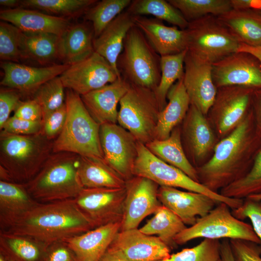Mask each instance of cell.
I'll use <instances>...</instances> for the list:
<instances>
[{
	"label": "cell",
	"mask_w": 261,
	"mask_h": 261,
	"mask_svg": "<svg viewBox=\"0 0 261 261\" xmlns=\"http://www.w3.org/2000/svg\"><path fill=\"white\" fill-rule=\"evenodd\" d=\"M261 148V135L256 129L251 106L233 130L217 143L211 158L196 168L199 182L219 193L248 173Z\"/></svg>",
	"instance_id": "obj_1"
},
{
	"label": "cell",
	"mask_w": 261,
	"mask_h": 261,
	"mask_svg": "<svg viewBox=\"0 0 261 261\" xmlns=\"http://www.w3.org/2000/svg\"><path fill=\"white\" fill-rule=\"evenodd\" d=\"M94 227L74 199L38 203L6 232L44 245L64 241Z\"/></svg>",
	"instance_id": "obj_2"
},
{
	"label": "cell",
	"mask_w": 261,
	"mask_h": 261,
	"mask_svg": "<svg viewBox=\"0 0 261 261\" xmlns=\"http://www.w3.org/2000/svg\"><path fill=\"white\" fill-rule=\"evenodd\" d=\"M79 158L70 152L53 153L24 184L31 196L39 203L75 199L84 188L77 173Z\"/></svg>",
	"instance_id": "obj_3"
},
{
	"label": "cell",
	"mask_w": 261,
	"mask_h": 261,
	"mask_svg": "<svg viewBox=\"0 0 261 261\" xmlns=\"http://www.w3.org/2000/svg\"><path fill=\"white\" fill-rule=\"evenodd\" d=\"M53 141L40 133L16 135L0 130V167L12 182L26 184L40 170L53 153Z\"/></svg>",
	"instance_id": "obj_4"
},
{
	"label": "cell",
	"mask_w": 261,
	"mask_h": 261,
	"mask_svg": "<svg viewBox=\"0 0 261 261\" xmlns=\"http://www.w3.org/2000/svg\"><path fill=\"white\" fill-rule=\"evenodd\" d=\"M65 94L66 120L60 134L53 141V153L70 152L104 159L100 125L91 116L79 95L69 89Z\"/></svg>",
	"instance_id": "obj_5"
},
{
	"label": "cell",
	"mask_w": 261,
	"mask_h": 261,
	"mask_svg": "<svg viewBox=\"0 0 261 261\" xmlns=\"http://www.w3.org/2000/svg\"><path fill=\"white\" fill-rule=\"evenodd\" d=\"M160 58L143 33L134 26L125 37L116 65L120 76L130 85L154 91L160 80Z\"/></svg>",
	"instance_id": "obj_6"
},
{
	"label": "cell",
	"mask_w": 261,
	"mask_h": 261,
	"mask_svg": "<svg viewBox=\"0 0 261 261\" xmlns=\"http://www.w3.org/2000/svg\"><path fill=\"white\" fill-rule=\"evenodd\" d=\"M133 174L149 179L159 186L181 188L205 194L218 203H226L232 210L240 206L243 202V199L226 197L219 193L210 190L200 183L193 180L180 169L158 158L145 145L139 142Z\"/></svg>",
	"instance_id": "obj_7"
},
{
	"label": "cell",
	"mask_w": 261,
	"mask_h": 261,
	"mask_svg": "<svg viewBox=\"0 0 261 261\" xmlns=\"http://www.w3.org/2000/svg\"><path fill=\"white\" fill-rule=\"evenodd\" d=\"M188 51L211 64L238 51L240 42L219 21L209 14L188 22L185 29Z\"/></svg>",
	"instance_id": "obj_8"
},
{
	"label": "cell",
	"mask_w": 261,
	"mask_h": 261,
	"mask_svg": "<svg viewBox=\"0 0 261 261\" xmlns=\"http://www.w3.org/2000/svg\"><path fill=\"white\" fill-rule=\"evenodd\" d=\"M117 122L144 145L155 139L160 111L154 90L130 85L119 102Z\"/></svg>",
	"instance_id": "obj_9"
},
{
	"label": "cell",
	"mask_w": 261,
	"mask_h": 261,
	"mask_svg": "<svg viewBox=\"0 0 261 261\" xmlns=\"http://www.w3.org/2000/svg\"><path fill=\"white\" fill-rule=\"evenodd\" d=\"M225 203L218 204L205 216L198 218L193 225L187 227L174 238L181 245L199 238L219 240L241 239L260 245L251 224L235 218Z\"/></svg>",
	"instance_id": "obj_10"
},
{
	"label": "cell",
	"mask_w": 261,
	"mask_h": 261,
	"mask_svg": "<svg viewBox=\"0 0 261 261\" xmlns=\"http://www.w3.org/2000/svg\"><path fill=\"white\" fill-rule=\"evenodd\" d=\"M255 89L239 86L218 88L206 117L219 141L232 132L251 109Z\"/></svg>",
	"instance_id": "obj_11"
},
{
	"label": "cell",
	"mask_w": 261,
	"mask_h": 261,
	"mask_svg": "<svg viewBox=\"0 0 261 261\" xmlns=\"http://www.w3.org/2000/svg\"><path fill=\"white\" fill-rule=\"evenodd\" d=\"M126 194L125 187L83 188L74 199L95 228L121 222Z\"/></svg>",
	"instance_id": "obj_12"
},
{
	"label": "cell",
	"mask_w": 261,
	"mask_h": 261,
	"mask_svg": "<svg viewBox=\"0 0 261 261\" xmlns=\"http://www.w3.org/2000/svg\"><path fill=\"white\" fill-rule=\"evenodd\" d=\"M182 123L181 140L185 153L195 168L200 167L211 158L219 140L206 116L192 104Z\"/></svg>",
	"instance_id": "obj_13"
},
{
	"label": "cell",
	"mask_w": 261,
	"mask_h": 261,
	"mask_svg": "<svg viewBox=\"0 0 261 261\" xmlns=\"http://www.w3.org/2000/svg\"><path fill=\"white\" fill-rule=\"evenodd\" d=\"M100 137L104 159L126 181L134 176L138 141L116 123L100 125Z\"/></svg>",
	"instance_id": "obj_14"
},
{
	"label": "cell",
	"mask_w": 261,
	"mask_h": 261,
	"mask_svg": "<svg viewBox=\"0 0 261 261\" xmlns=\"http://www.w3.org/2000/svg\"><path fill=\"white\" fill-rule=\"evenodd\" d=\"M59 77L65 88L82 96L115 82L121 76L94 52L87 58L69 66Z\"/></svg>",
	"instance_id": "obj_15"
},
{
	"label": "cell",
	"mask_w": 261,
	"mask_h": 261,
	"mask_svg": "<svg viewBox=\"0 0 261 261\" xmlns=\"http://www.w3.org/2000/svg\"><path fill=\"white\" fill-rule=\"evenodd\" d=\"M212 67L217 88L232 86L261 88V62L251 54L233 53L212 64Z\"/></svg>",
	"instance_id": "obj_16"
},
{
	"label": "cell",
	"mask_w": 261,
	"mask_h": 261,
	"mask_svg": "<svg viewBox=\"0 0 261 261\" xmlns=\"http://www.w3.org/2000/svg\"><path fill=\"white\" fill-rule=\"evenodd\" d=\"M159 186L146 178L134 176L126 181V194L120 231L136 229L147 216L161 205L158 196Z\"/></svg>",
	"instance_id": "obj_17"
},
{
	"label": "cell",
	"mask_w": 261,
	"mask_h": 261,
	"mask_svg": "<svg viewBox=\"0 0 261 261\" xmlns=\"http://www.w3.org/2000/svg\"><path fill=\"white\" fill-rule=\"evenodd\" d=\"M212 64L193 56L188 51L184 60L183 84L190 104L205 116L217 93L212 78Z\"/></svg>",
	"instance_id": "obj_18"
},
{
	"label": "cell",
	"mask_w": 261,
	"mask_h": 261,
	"mask_svg": "<svg viewBox=\"0 0 261 261\" xmlns=\"http://www.w3.org/2000/svg\"><path fill=\"white\" fill-rule=\"evenodd\" d=\"M109 247L130 261H159L171 255V248L158 236L138 228L119 231Z\"/></svg>",
	"instance_id": "obj_19"
},
{
	"label": "cell",
	"mask_w": 261,
	"mask_h": 261,
	"mask_svg": "<svg viewBox=\"0 0 261 261\" xmlns=\"http://www.w3.org/2000/svg\"><path fill=\"white\" fill-rule=\"evenodd\" d=\"M69 66L56 64L35 67L13 62H3L1 68L4 76L0 85L15 90L21 95L32 96L41 86L60 76Z\"/></svg>",
	"instance_id": "obj_20"
},
{
	"label": "cell",
	"mask_w": 261,
	"mask_h": 261,
	"mask_svg": "<svg viewBox=\"0 0 261 261\" xmlns=\"http://www.w3.org/2000/svg\"><path fill=\"white\" fill-rule=\"evenodd\" d=\"M158 196L162 205L178 216L186 225L190 226L219 203L205 194L170 187L160 186Z\"/></svg>",
	"instance_id": "obj_21"
},
{
	"label": "cell",
	"mask_w": 261,
	"mask_h": 261,
	"mask_svg": "<svg viewBox=\"0 0 261 261\" xmlns=\"http://www.w3.org/2000/svg\"><path fill=\"white\" fill-rule=\"evenodd\" d=\"M134 25L160 56L174 55L188 50L185 29L166 26L162 21L144 16H133Z\"/></svg>",
	"instance_id": "obj_22"
},
{
	"label": "cell",
	"mask_w": 261,
	"mask_h": 261,
	"mask_svg": "<svg viewBox=\"0 0 261 261\" xmlns=\"http://www.w3.org/2000/svg\"><path fill=\"white\" fill-rule=\"evenodd\" d=\"M130 84L121 76L115 82L80 96L92 118L100 125L117 122V106Z\"/></svg>",
	"instance_id": "obj_23"
},
{
	"label": "cell",
	"mask_w": 261,
	"mask_h": 261,
	"mask_svg": "<svg viewBox=\"0 0 261 261\" xmlns=\"http://www.w3.org/2000/svg\"><path fill=\"white\" fill-rule=\"evenodd\" d=\"M0 18L23 32L48 33L59 36L71 26L69 21L65 17L23 8L2 10Z\"/></svg>",
	"instance_id": "obj_24"
},
{
	"label": "cell",
	"mask_w": 261,
	"mask_h": 261,
	"mask_svg": "<svg viewBox=\"0 0 261 261\" xmlns=\"http://www.w3.org/2000/svg\"><path fill=\"white\" fill-rule=\"evenodd\" d=\"M121 222L95 228L64 241L77 261H99L120 231Z\"/></svg>",
	"instance_id": "obj_25"
},
{
	"label": "cell",
	"mask_w": 261,
	"mask_h": 261,
	"mask_svg": "<svg viewBox=\"0 0 261 261\" xmlns=\"http://www.w3.org/2000/svg\"><path fill=\"white\" fill-rule=\"evenodd\" d=\"M38 203L24 184L0 181V232L12 227Z\"/></svg>",
	"instance_id": "obj_26"
},
{
	"label": "cell",
	"mask_w": 261,
	"mask_h": 261,
	"mask_svg": "<svg viewBox=\"0 0 261 261\" xmlns=\"http://www.w3.org/2000/svg\"><path fill=\"white\" fill-rule=\"evenodd\" d=\"M134 26L133 15L125 10L93 40L95 52L104 58L119 74L117 60L123 51L125 37Z\"/></svg>",
	"instance_id": "obj_27"
},
{
	"label": "cell",
	"mask_w": 261,
	"mask_h": 261,
	"mask_svg": "<svg viewBox=\"0 0 261 261\" xmlns=\"http://www.w3.org/2000/svg\"><path fill=\"white\" fill-rule=\"evenodd\" d=\"M93 28L86 23L71 25L59 36L58 59L72 65L90 56L94 52Z\"/></svg>",
	"instance_id": "obj_28"
},
{
	"label": "cell",
	"mask_w": 261,
	"mask_h": 261,
	"mask_svg": "<svg viewBox=\"0 0 261 261\" xmlns=\"http://www.w3.org/2000/svg\"><path fill=\"white\" fill-rule=\"evenodd\" d=\"M168 102L160 111L155 132V139L168 138L173 130L182 122L190 105L183 84V78L176 81L167 96Z\"/></svg>",
	"instance_id": "obj_29"
},
{
	"label": "cell",
	"mask_w": 261,
	"mask_h": 261,
	"mask_svg": "<svg viewBox=\"0 0 261 261\" xmlns=\"http://www.w3.org/2000/svg\"><path fill=\"white\" fill-rule=\"evenodd\" d=\"M217 16L240 44L261 46V12L250 9L232 8Z\"/></svg>",
	"instance_id": "obj_30"
},
{
	"label": "cell",
	"mask_w": 261,
	"mask_h": 261,
	"mask_svg": "<svg viewBox=\"0 0 261 261\" xmlns=\"http://www.w3.org/2000/svg\"><path fill=\"white\" fill-rule=\"evenodd\" d=\"M77 173L84 188H121L126 181L104 159L80 156Z\"/></svg>",
	"instance_id": "obj_31"
},
{
	"label": "cell",
	"mask_w": 261,
	"mask_h": 261,
	"mask_svg": "<svg viewBox=\"0 0 261 261\" xmlns=\"http://www.w3.org/2000/svg\"><path fill=\"white\" fill-rule=\"evenodd\" d=\"M145 146L158 158L199 182L196 169L189 161L184 151L179 125L173 130L168 138L162 140L155 139Z\"/></svg>",
	"instance_id": "obj_32"
},
{
	"label": "cell",
	"mask_w": 261,
	"mask_h": 261,
	"mask_svg": "<svg viewBox=\"0 0 261 261\" xmlns=\"http://www.w3.org/2000/svg\"><path fill=\"white\" fill-rule=\"evenodd\" d=\"M59 36L48 33L21 31L19 48L22 59H29L41 64L58 58Z\"/></svg>",
	"instance_id": "obj_33"
},
{
	"label": "cell",
	"mask_w": 261,
	"mask_h": 261,
	"mask_svg": "<svg viewBox=\"0 0 261 261\" xmlns=\"http://www.w3.org/2000/svg\"><path fill=\"white\" fill-rule=\"evenodd\" d=\"M140 231L149 235L158 237L170 248L176 246L175 237L187 227L181 218L169 209L161 205Z\"/></svg>",
	"instance_id": "obj_34"
},
{
	"label": "cell",
	"mask_w": 261,
	"mask_h": 261,
	"mask_svg": "<svg viewBox=\"0 0 261 261\" xmlns=\"http://www.w3.org/2000/svg\"><path fill=\"white\" fill-rule=\"evenodd\" d=\"M126 11L133 16L152 15L159 20L166 21L181 29H185L188 25V22L180 12L168 0H131Z\"/></svg>",
	"instance_id": "obj_35"
},
{
	"label": "cell",
	"mask_w": 261,
	"mask_h": 261,
	"mask_svg": "<svg viewBox=\"0 0 261 261\" xmlns=\"http://www.w3.org/2000/svg\"><path fill=\"white\" fill-rule=\"evenodd\" d=\"M187 51L161 57L160 80L154 91L160 111L167 104V96L170 89L176 81L184 77V60Z\"/></svg>",
	"instance_id": "obj_36"
},
{
	"label": "cell",
	"mask_w": 261,
	"mask_h": 261,
	"mask_svg": "<svg viewBox=\"0 0 261 261\" xmlns=\"http://www.w3.org/2000/svg\"><path fill=\"white\" fill-rule=\"evenodd\" d=\"M0 245L2 250L21 261H38L48 246L29 237L6 232H0Z\"/></svg>",
	"instance_id": "obj_37"
},
{
	"label": "cell",
	"mask_w": 261,
	"mask_h": 261,
	"mask_svg": "<svg viewBox=\"0 0 261 261\" xmlns=\"http://www.w3.org/2000/svg\"><path fill=\"white\" fill-rule=\"evenodd\" d=\"M130 0H102L97 1L85 13L86 20L92 23L94 38L131 3Z\"/></svg>",
	"instance_id": "obj_38"
},
{
	"label": "cell",
	"mask_w": 261,
	"mask_h": 261,
	"mask_svg": "<svg viewBox=\"0 0 261 261\" xmlns=\"http://www.w3.org/2000/svg\"><path fill=\"white\" fill-rule=\"evenodd\" d=\"M189 22L207 15H221L232 9L230 0H168Z\"/></svg>",
	"instance_id": "obj_39"
},
{
	"label": "cell",
	"mask_w": 261,
	"mask_h": 261,
	"mask_svg": "<svg viewBox=\"0 0 261 261\" xmlns=\"http://www.w3.org/2000/svg\"><path fill=\"white\" fill-rule=\"evenodd\" d=\"M96 0H24L22 8H30L64 16H75L85 14Z\"/></svg>",
	"instance_id": "obj_40"
},
{
	"label": "cell",
	"mask_w": 261,
	"mask_h": 261,
	"mask_svg": "<svg viewBox=\"0 0 261 261\" xmlns=\"http://www.w3.org/2000/svg\"><path fill=\"white\" fill-rule=\"evenodd\" d=\"M219 193L226 197L240 199L261 193V148L248 173L221 189Z\"/></svg>",
	"instance_id": "obj_41"
},
{
	"label": "cell",
	"mask_w": 261,
	"mask_h": 261,
	"mask_svg": "<svg viewBox=\"0 0 261 261\" xmlns=\"http://www.w3.org/2000/svg\"><path fill=\"white\" fill-rule=\"evenodd\" d=\"M64 88L58 76L43 84L31 96V98L40 105L43 117L65 104Z\"/></svg>",
	"instance_id": "obj_42"
},
{
	"label": "cell",
	"mask_w": 261,
	"mask_h": 261,
	"mask_svg": "<svg viewBox=\"0 0 261 261\" xmlns=\"http://www.w3.org/2000/svg\"><path fill=\"white\" fill-rule=\"evenodd\" d=\"M220 245L219 240L204 239L192 247L183 249L159 261H219Z\"/></svg>",
	"instance_id": "obj_43"
},
{
	"label": "cell",
	"mask_w": 261,
	"mask_h": 261,
	"mask_svg": "<svg viewBox=\"0 0 261 261\" xmlns=\"http://www.w3.org/2000/svg\"><path fill=\"white\" fill-rule=\"evenodd\" d=\"M21 30L13 24L0 22V58L9 62H17L22 59L19 48Z\"/></svg>",
	"instance_id": "obj_44"
},
{
	"label": "cell",
	"mask_w": 261,
	"mask_h": 261,
	"mask_svg": "<svg viewBox=\"0 0 261 261\" xmlns=\"http://www.w3.org/2000/svg\"><path fill=\"white\" fill-rule=\"evenodd\" d=\"M232 214L237 218L250 220L252 228L260 241L261 246V200L246 198L241 205L232 210Z\"/></svg>",
	"instance_id": "obj_45"
},
{
	"label": "cell",
	"mask_w": 261,
	"mask_h": 261,
	"mask_svg": "<svg viewBox=\"0 0 261 261\" xmlns=\"http://www.w3.org/2000/svg\"><path fill=\"white\" fill-rule=\"evenodd\" d=\"M66 117L67 107L65 103L58 109L43 117L40 133L48 140L54 141L61 132Z\"/></svg>",
	"instance_id": "obj_46"
},
{
	"label": "cell",
	"mask_w": 261,
	"mask_h": 261,
	"mask_svg": "<svg viewBox=\"0 0 261 261\" xmlns=\"http://www.w3.org/2000/svg\"><path fill=\"white\" fill-rule=\"evenodd\" d=\"M235 261H261V246L255 243L241 240H229Z\"/></svg>",
	"instance_id": "obj_47"
},
{
	"label": "cell",
	"mask_w": 261,
	"mask_h": 261,
	"mask_svg": "<svg viewBox=\"0 0 261 261\" xmlns=\"http://www.w3.org/2000/svg\"><path fill=\"white\" fill-rule=\"evenodd\" d=\"M42 121H32L10 116L3 125L0 130L16 135H32L40 132Z\"/></svg>",
	"instance_id": "obj_48"
},
{
	"label": "cell",
	"mask_w": 261,
	"mask_h": 261,
	"mask_svg": "<svg viewBox=\"0 0 261 261\" xmlns=\"http://www.w3.org/2000/svg\"><path fill=\"white\" fill-rule=\"evenodd\" d=\"M21 95L15 90L1 88L0 90V130L11 113L14 111L20 102Z\"/></svg>",
	"instance_id": "obj_49"
},
{
	"label": "cell",
	"mask_w": 261,
	"mask_h": 261,
	"mask_svg": "<svg viewBox=\"0 0 261 261\" xmlns=\"http://www.w3.org/2000/svg\"><path fill=\"white\" fill-rule=\"evenodd\" d=\"M13 116L16 117L32 121H42L43 111L40 105L31 98L21 101L14 110Z\"/></svg>",
	"instance_id": "obj_50"
},
{
	"label": "cell",
	"mask_w": 261,
	"mask_h": 261,
	"mask_svg": "<svg viewBox=\"0 0 261 261\" xmlns=\"http://www.w3.org/2000/svg\"><path fill=\"white\" fill-rule=\"evenodd\" d=\"M45 253V261H77L75 254L65 241L48 245Z\"/></svg>",
	"instance_id": "obj_51"
},
{
	"label": "cell",
	"mask_w": 261,
	"mask_h": 261,
	"mask_svg": "<svg viewBox=\"0 0 261 261\" xmlns=\"http://www.w3.org/2000/svg\"><path fill=\"white\" fill-rule=\"evenodd\" d=\"M252 109L256 129L261 135V88L256 89L254 91Z\"/></svg>",
	"instance_id": "obj_52"
},
{
	"label": "cell",
	"mask_w": 261,
	"mask_h": 261,
	"mask_svg": "<svg viewBox=\"0 0 261 261\" xmlns=\"http://www.w3.org/2000/svg\"><path fill=\"white\" fill-rule=\"evenodd\" d=\"M233 9H250L261 12V0H230Z\"/></svg>",
	"instance_id": "obj_53"
},
{
	"label": "cell",
	"mask_w": 261,
	"mask_h": 261,
	"mask_svg": "<svg viewBox=\"0 0 261 261\" xmlns=\"http://www.w3.org/2000/svg\"><path fill=\"white\" fill-rule=\"evenodd\" d=\"M220 242V254L219 261H235L229 240L222 239Z\"/></svg>",
	"instance_id": "obj_54"
},
{
	"label": "cell",
	"mask_w": 261,
	"mask_h": 261,
	"mask_svg": "<svg viewBox=\"0 0 261 261\" xmlns=\"http://www.w3.org/2000/svg\"><path fill=\"white\" fill-rule=\"evenodd\" d=\"M99 261H130L119 252L109 247Z\"/></svg>",
	"instance_id": "obj_55"
},
{
	"label": "cell",
	"mask_w": 261,
	"mask_h": 261,
	"mask_svg": "<svg viewBox=\"0 0 261 261\" xmlns=\"http://www.w3.org/2000/svg\"><path fill=\"white\" fill-rule=\"evenodd\" d=\"M238 51L245 52L252 54L261 62V46H251L240 44Z\"/></svg>",
	"instance_id": "obj_56"
},
{
	"label": "cell",
	"mask_w": 261,
	"mask_h": 261,
	"mask_svg": "<svg viewBox=\"0 0 261 261\" xmlns=\"http://www.w3.org/2000/svg\"><path fill=\"white\" fill-rule=\"evenodd\" d=\"M20 1L21 0H0V4L5 7H11L12 9L17 5H20Z\"/></svg>",
	"instance_id": "obj_57"
},
{
	"label": "cell",
	"mask_w": 261,
	"mask_h": 261,
	"mask_svg": "<svg viewBox=\"0 0 261 261\" xmlns=\"http://www.w3.org/2000/svg\"><path fill=\"white\" fill-rule=\"evenodd\" d=\"M248 198L254 200H261V193L251 195L250 196H248Z\"/></svg>",
	"instance_id": "obj_58"
},
{
	"label": "cell",
	"mask_w": 261,
	"mask_h": 261,
	"mask_svg": "<svg viewBox=\"0 0 261 261\" xmlns=\"http://www.w3.org/2000/svg\"><path fill=\"white\" fill-rule=\"evenodd\" d=\"M0 261H5L3 256L1 254L0 256Z\"/></svg>",
	"instance_id": "obj_59"
}]
</instances>
